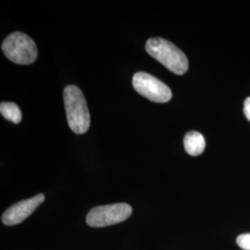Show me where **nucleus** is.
<instances>
[{"instance_id": "obj_4", "label": "nucleus", "mask_w": 250, "mask_h": 250, "mask_svg": "<svg viewBox=\"0 0 250 250\" xmlns=\"http://www.w3.org/2000/svg\"><path fill=\"white\" fill-rule=\"evenodd\" d=\"M132 207L127 203L99 206L88 212L86 223L95 228L106 227L125 222L132 215Z\"/></svg>"}, {"instance_id": "obj_10", "label": "nucleus", "mask_w": 250, "mask_h": 250, "mask_svg": "<svg viewBox=\"0 0 250 250\" xmlns=\"http://www.w3.org/2000/svg\"><path fill=\"white\" fill-rule=\"evenodd\" d=\"M244 113L247 117V119L250 121V98L246 99L244 103Z\"/></svg>"}, {"instance_id": "obj_7", "label": "nucleus", "mask_w": 250, "mask_h": 250, "mask_svg": "<svg viewBox=\"0 0 250 250\" xmlns=\"http://www.w3.org/2000/svg\"><path fill=\"white\" fill-rule=\"evenodd\" d=\"M184 146L186 151L191 156H199L205 150V138L197 131H191L186 134L184 138Z\"/></svg>"}, {"instance_id": "obj_6", "label": "nucleus", "mask_w": 250, "mask_h": 250, "mask_svg": "<svg viewBox=\"0 0 250 250\" xmlns=\"http://www.w3.org/2000/svg\"><path fill=\"white\" fill-rule=\"evenodd\" d=\"M45 201V195L38 194L29 199L20 201L9 207L2 215V223L7 226H13L22 223L36 208Z\"/></svg>"}, {"instance_id": "obj_9", "label": "nucleus", "mask_w": 250, "mask_h": 250, "mask_svg": "<svg viewBox=\"0 0 250 250\" xmlns=\"http://www.w3.org/2000/svg\"><path fill=\"white\" fill-rule=\"evenodd\" d=\"M236 243L242 250H250V233H243L236 238Z\"/></svg>"}, {"instance_id": "obj_5", "label": "nucleus", "mask_w": 250, "mask_h": 250, "mask_svg": "<svg viewBox=\"0 0 250 250\" xmlns=\"http://www.w3.org/2000/svg\"><path fill=\"white\" fill-rule=\"evenodd\" d=\"M134 90L146 99L156 103L170 101L172 94L170 87L146 72H136L133 77Z\"/></svg>"}, {"instance_id": "obj_1", "label": "nucleus", "mask_w": 250, "mask_h": 250, "mask_svg": "<svg viewBox=\"0 0 250 250\" xmlns=\"http://www.w3.org/2000/svg\"><path fill=\"white\" fill-rule=\"evenodd\" d=\"M146 52L177 75L188 70V60L185 53L170 41L161 37L150 38L146 44Z\"/></svg>"}, {"instance_id": "obj_3", "label": "nucleus", "mask_w": 250, "mask_h": 250, "mask_svg": "<svg viewBox=\"0 0 250 250\" xmlns=\"http://www.w3.org/2000/svg\"><path fill=\"white\" fill-rule=\"evenodd\" d=\"M2 50L9 61L20 65L32 64L38 56L35 41L21 32L9 35L2 44Z\"/></svg>"}, {"instance_id": "obj_2", "label": "nucleus", "mask_w": 250, "mask_h": 250, "mask_svg": "<svg viewBox=\"0 0 250 250\" xmlns=\"http://www.w3.org/2000/svg\"><path fill=\"white\" fill-rule=\"evenodd\" d=\"M68 125L73 133L83 134L90 127V113L86 100L79 87L68 85L63 91Z\"/></svg>"}, {"instance_id": "obj_8", "label": "nucleus", "mask_w": 250, "mask_h": 250, "mask_svg": "<svg viewBox=\"0 0 250 250\" xmlns=\"http://www.w3.org/2000/svg\"><path fill=\"white\" fill-rule=\"evenodd\" d=\"M1 115L13 124H20L21 121V111L18 105L13 102H2L0 104Z\"/></svg>"}]
</instances>
